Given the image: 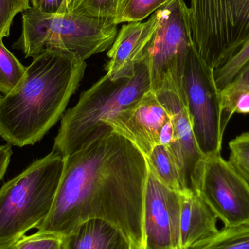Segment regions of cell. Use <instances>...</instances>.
I'll list each match as a JSON object with an SVG mask.
<instances>
[{
    "label": "cell",
    "instance_id": "26",
    "mask_svg": "<svg viewBox=\"0 0 249 249\" xmlns=\"http://www.w3.org/2000/svg\"><path fill=\"white\" fill-rule=\"evenodd\" d=\"M64 0H30L32 7L46 14H56Z\"/></svg>",
    "mask_w": 249,
    "mask_h": 249
},
{
    "label": "cell",
    "instance_id": "4",
    "mask_svg": "<svg viewBox=\"0 0 249 249\" xmlns=\"http://www.w3.org/2000/svg\"><path fill=\"white\" fill-rule=\"evenodd\" d=\"M64 168V157L52 151L0 188V246L16 243L46 219Z\"/></svg>",
    "mask_w": 249,
    "mask_h": 249
},
{
    "label": "cell",
    "instance_id": "12",
    "mask_svg": "<svg viewBox=\"0 0 249 249\" xmlns=\"http://www.w3.org/2000/svg\"><path fill=\"white\" fill-rule=\"evenodd\" d=\"M169 114L149 90L133 106L121 111L104 124L134 143L147 158L160 144V135Z\"/></svg>",
    "mask_w": 249,
    "mask_h": 249
},
{
    "label": "cell",
    "instance_id": "27",
    "mask_svg": "<svg viewBox=\"0 0 249 249\" xmlns=\"http://www.w3.org/2000/svg\"><path fill=\"white\" fill-rule=\"evenodd\" d=\"M232 112L233 114H249V90L242 92L235 97Z\"/></svg>",
    "mask_w": 249,
    "mask_h": 249
},
{
    "label": "cell",
    "instance_id": "18",
    "mask_svg": "<svg viewBox=\"0 0 249 249\" xmlns=\"http://www.w3.org/2000/svg\"><path fill=\"white\" fill-rule=\"evenodd\" d=\"M124 0H64L58 13H73L115 20Z\"/></svg>",
    "mask_w": 249,
    "mask_h": 249
},
{
    "label": "cell",
    "instance_id": "16",
    "mask_svg": "<svg viewBox=\"0 0 249 249\" xmlns=\"http://www.w3.org/2000/svg\"><path fill=\"white\" fill-rule=\"evenodd\" d=\"M146 160L149 169L162 184L177 193H184L178 168L163 145H156Z\"/></svg>",
    "mask_w": 249,
    "mask_h": 249
},
{
    "label": "cell",
    "instance_id": "21",
    "mask_svg": "<svg viewBox=\"0 0 249 249\" xmlns=\"http://www.w3.org/2000/svg\"><path fill=\"white\" fill-rule=\"evenodd\" d=\"M249 61V40L222 65L213 70V78L219 93L233 81Z\"/></svg>",
    "mask_w": 249,
    "mask_h": 249
},
{
    "label": "cell",
    "instance_id": "11",
    "mask_svg": "<svg viewBox=\"0 0 249 249\" xmlns=\"http://www.w3.org/2000/svg\"><path fill=\"white\" fill-rule=\"evenodd\" d=\"M155 95L169 114L174 124V140L165 147L178 168L184 193L196 192L199 174L206 157L197 146L187 109L175 93L160 91Z\"/></svg>",
    "mask_w": 249,
    "mask_h": 249
},
{
    "label": "cell",
    "instance_id": "24",
    "mask_svg": "<svg viewBox=\"0 0 249 249\" xmlns=\"http://www.w3.org/2000/svg\"><path fill=\"white\" fill-rule=\"evenodd\" d=\"M32 7L30 0H0V37H7L13 19L18 13Z\"/></svg>",
    "mask_w": 249,
    "mask_h": 249
},
{
    "label": "cell",
    "instance_id": "10",
    "mask_svg": "<svg viewBox=\"0 0 249 249\" xmlns=\"http://www.w3.org/2000/svg\"><path fill=\"white\" fill-rule=\"evenodd\" d=\"M180 193L162 184L149 168L143 197L142 249H180Z\"/></svg>",
    "mask_w": 249,
    "mask_h": 249
},
{
    "label": "cell",
    "instance_id": "31",
    "mask_svg": "<svg viewBox=\"0 0 249 249\" xmlns=\"http://www.w3.org/2000/svg\"><path fill=\"white\" fill-rule=\"evenodd\" d=\"M1 97H2V96H1V94H0V99H1Z\"/></svg>",
    "mask_w": 249,
    "mask_h": 249
},
{
    "label": "cell",
    "instance_id": "20",
    "mask_svg": "<svg viewBox=\"0 0 249 249\" xmlns=\"http://www.w3.org/2000/svg\"><path fill=\"white\" fill-rule=\"evenodd\" d=\"M172 0H124L114 22L121 23L142 21L148 16Z\"/></svg>",
    "mask_w": 249,
    "mask_h": 249
},
{
    "label": "cell",
    "instance_id": "19",
    "mask_svg": "<svg viewBox=\"0 0 249 249\" xmlns=\"http://www.w3.org/2000/svg\"><path fill=\"white\" fill-rule=\"evenodd\" d=\"M0 37V93L8 94L23 78L26 67L7 49Z\"/></svg>",
    "mask_w": 249,
    "mask_h": 249
},
{
    "label": "cell",
    "instance_id": "14",
    "mask_svg": "<svg viewBox=\"0 0 249 249\" xmlns=\"http://www.w3.org/2000/svg\"><path fill=\"white\" fill-rule=\"evenodd\" d=\"M180 249H189L216 233L217 219L196 192L180 193Z\"/></svg>",
    "mask_w": 249,
    "mask_h": 249
},
{
    "label": "cell",
    "instance_id": "3",
    "mask_svg": "<svg viewBox=\"0 0 249 249\" xmlns=\"http://www.w3.org/2000/svg\"><path fill=\"white\" fill-rule=\"evenodd\" d=\"M151 90L149 64L142 56L131 78L113 80L105 74L80 95L61 120L53 151L72 154L99 135L112 130L104 123L139 102Z\"/></svg>",
    "mask_w": 249,
    "mask_h": 249
},
{
    "label": "cell",
    "instance_id": "1",
    "mask_svg": "<svg viewBox=\"0 0 249 249\" xmlns=\"http://www.w3.org/2000/svg\"><path fill=\"white\" fill-rule=\"evenodd\" d=\"M149 165L130 140L107 130L64 157L61 182L48 217L38 232L65 236L90 219L119 228L143 249V197Z\"/></svg>",
    "mask_w": 249,
    "mask_h": 249
},
{
    "label": "cell",
    "instance_id": "25",
    "mask_svg": "<svg viewBox=\"0 0 249 249\" xmlns=\"http://www.w3.org/2000/svg\"><path fill=\"white\" fill-rule=\"evenodd\" d=\"M16 249H64L63 236L36 232L16 241Z\"/></svg>",
    "mask_w": 249,
    "mask_h": 249
},
{
    "label": "cell",
    "instance_id": "29",
    "mask_svg": "<svg viewBox=\"0 0 249 249\" xmlns=\"http://www.w3.org/2000/svg\"><path fill=\"white\" fill-rule=\"evenodd\" d=\"M174 139V127L172 121L170 118L169 121L164 124L160 135V144L167 147L172 143Z\"/></svg>",
    "mask_w": 249,
    "mask_h": 249
},
{
    "label": "cell",
    "instance_id": "8",
    "mask_svg": "<svg viewBox=\"0 0 249 249\" xmlns=\"http://www.w3.org/2000/svg\"><path fill=\"white\" fill-rule=\"evenodd\" d=\"M185 107L197 146L205 157L221 154L225 127L222 123L221 94L213 70L192 45L183 77Z\"/></svg>",
    "mask_w": 249,
    "mask_h": 249
},
{
    "label": "cell",
    "instance_id": "7",
    "mask_svg": "<svg viewBox=\"0 0 249 249\" xmlns=\"http://www.w3.org/2000/svg\"><path fill=\"white\" fill-rule=\"evenodd\" d=\"M192 40L212 70L249 40V0H190Z\"/></svg>",
    "mask_w": 249,
    "mask_h": 249
},
{
    "label": "cell",
    "instance_id": "6",
    "mask_svg": "<svg viewBox=\"0 0 249 249\" xmlns=\"http://www.w3.org/2000/svg\"><path fill=\"white\" fill-rule=\"evenodd\" d=\"M155 13L156 26L142 55L149 64L150 90L175 93L185 106L183 77L193 45L189 7L184 0H172Z\"/></svg>",
    "mask_w": 249,
    "mask_h": 249
},
{
    "label": "cell",
    "instance_id": "15",
    "mask_svg": "<svg viewBox=\"0 0 249 249\" xmlns=\"http://www.w3.org/2000/svg\"><path fill=\"white\" fill-rule=\"evenodd\" d=\"M63 241L64 249H136L119 228L99 219L82 222Z\"/></svg>",
    "mask_w": 249,
    "mask_h": 249
},
{
    "label": "cell",
    "instance_id": "2",
    "mask_svg": "<svg viewBox=\"0 0 249 249\" xmlns=\"http://www.w3.org/2000/svg\"><path fill=\"white\" fill-rule=\"evenodd\" d=\"M86 67L61 50H45L34 58L20 83L0 99L1 137L18 147L40 141L64 113Z\"/></svg>",
    "mask_w": 249,
    "mask_h": 249
},
{
    "label": "cell",
    "instance_id": "23",
    "mask_svg": "<svg viewBox=\"0 0 249 249\" xmlns=\"http://www.w3.org/2000/svg\"><path fill=\"white\" fill-rule=\"evenodd\" d=\"M249 90V61L239 74L224 91L221 93L222 108V123L226 127L232 115V107L235 97L239 93Z\"/></svg>",
    "mask_w": 249,
    "mask_h": 249
},
{
    "label": "cell",
    "instance_id": "28",
    "mask_svg": "<svg viewBox=\"0 0 249 249\" xmlns=\"http://www.w3.org/2000/svg\"><path fill=\"white\" fill-rule=\"evenodd\" d=\"M11 145H0V181L2 179L11 159Z\"/></svg>",
    "mask_w": 249,
    "mask_h": 249
},
{
    "label": "cell",
    "instance_id": "30",
    "mask_svg": "<svg viewBox=\"0 0 249 249\" xmlns=\"http://www.w3.org/2000/svg\"><path fill=\"white\" fill-rule=\"evenodd\" d=\"M0 249H16V242L8 245L0 246Z\"/></svg>",
    "mask_w": 249,
    "mask_h": 249
},
{
    "label": "cell",
    "instance_id": "5",
    "mask_svg": "<svg viewBox=\"0 0 249 249\" xmlns=\"http://www.w3.org/2000/svg\"><path fill=\"white\" fill-rule=\"evenodd\" d=\"M117 26L110 19L73 13L46 14L31 7L22 13L21 35L13 48L21 50L26 58L57 49L86 61L112 46Z\"/></svg>",
    "mask_w": 249,
    "mask_h": 249
},
{
    "label": "cell",
    "instance_id": "17",
    "mask_svg": "<svg viewBox=\"0 0 249 249\" xmlns=\"http://www.w3.org/2000/svg\"><path fill=\"white\" fill-rule=\"evenodd\" d=\"M189 249H249V225L225 227Z\"/></svg>",
    "mask_w": 249,
    "mask_h": 249
},
{
    "label": "cell",
    "instance_id": "13",
    "mask_svg": "<svg viewBox=\"0 0 249 249\" xmlns=\"http://www.w3.org/2000/svg\"><path fill=\"white\" fill-rule=\"evenodd\" d=\"M156 23L155 12L147 21L130 22L123 26L107 53L106 74L115 80L134 76L136 63L142 58Z\"/></svg>",
    "mask_w": 249,
    "mask_h": 249
},
{
    "label": "cell",
    "instance_id": "9",
    "mask_svg": "<svg viewBox=\"0 0 249 249\" xmlns=\"http://www.w3.org/2000/svg\"><path fill=\"white\" fill-rule=\"evenodd\" d=\"M196 192L225 227L249 225V186L221 154L205 158Z\"/></svg>",
    "mask_w": 249,
    "mask_h": 249
},
{
    "label": "cell",
    "instance_id": "22",
    "mask_svg": "<svg viewBox=\"0 0 249 249\" xmlns=\"http://www.w3.org/2000/svg\"><path fill=\"white\" fill-rule=\"evenodd\" d=\"M228 162L249 186V132L243 133L230 142Z\"/></svg>",
    "mask_w": 249,
    "mask_h": 249
}]
</instances>
